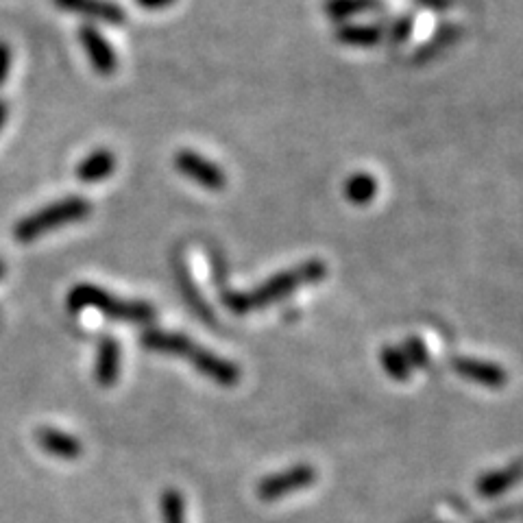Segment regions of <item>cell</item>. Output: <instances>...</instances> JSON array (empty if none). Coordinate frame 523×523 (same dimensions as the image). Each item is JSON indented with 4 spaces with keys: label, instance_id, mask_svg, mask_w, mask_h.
<instances>
[{
    "label": "cell",
    "instance_id": "cell-16",
    "mask_svg": "<svg viewBox=\"0 0 523 523\" xmlns=\"http://www.w3.org/2000/svg\"><path fill=\"white\" fill-rule=\"evenodd\" d=\"M523 476V467H513V469H506V471H497L491 473V476H484L478 484V491L484 497H493V495H500L506 489H510L519 478Z\"/></svg>",
    "mask_w": 523,
    "mask_h": 523
},
{
    "label": "cell",
    "instance_id": "cell-25",
    "mask_svg": "<svg viewBox=\"0 0 523 523\" xmlns=\"http://www.w3.org/2000/svg\"><path fill=\"white\" fill-rule=\"evenodd\" d=\"M3 273H5V264L0 262V277H3Z\"/></svg>",
    "mask_w": 523,
    "mask_h": 523
},
{
    "label": "cell",
    "instance_id": "cell-22",
    "mask_svg": "<svg viewBox=\"0 0 523 523\" xmlns=\"http://www.w3.org/2000/svg\"><path fill=\"white\" fill-rule=\"evenodd\" d=\"M11 66V48L7 42H0V85L5 83Z\"/></svg>",
    "mask_w": 523,
    "mask_h": 523
},
{
    "label": "cell",
    "instance_id": "cell-17",
    "mask_svg": "<svg viewBox=\"0 0 523 523\" xmlns=\"http://www.w3.org/2000/svg\"><path fill=\"white\" fill-rule=\"evenodd\" d=\"M458 33H460L458 27H443V29L439 31V35H436V38H434L432 42H428V44H425V46L421 48V53L417 55L419 62H428V59H432L434 55H439V53L443 51V48L452 46V44L460 38Z\"/></svg>",
    "mask_w": 523,
    "mask_h": 523
},
{
    "label": "cell",
    "instance_id": "cell-5",
    "mask_svg": "<svg viewBox=\"0 0 523 523\" xmlns=\"http://www.w3.org/2000/svg\"><path fill=\"white\" fill-rule=\"evenodd\" d=\"M316 480V471L308 465H299L288 469L284 473H275V476L266 478L258 484V497L264 502L282 500V497L297 493L301 489H306Z\"/></svg>",
    "mask_w": 523,
    "mask_h": 523
},
{
    "label": "cell",
    "instance_id": "cell-3",
    "mask_svg": "<svg viewBox=\"0 0 523 523\" xmlns=\"http://www.w3.org/2000/svg\"><path fill=\"white\" fill-rule=\"evenodd\" d=\"M90 212H92V203L81 197H68L62 201H55L51 205H46L44 210L22 218L14 229V236L22 242H31L35 238L48 234V231L59 229L62 225L83 221V218L90 216Z\"/></svg>",
    "mask_w": 523,
    "mask_h": 523
},
{
    "label": "cell",
    "instance_id": "cell-12",
    "mask_svg": "<svg viewBox=\"0 0 523 523\" xmlns=\"http://www.w3.org/2000/svg\"><path fill=\"white\" fill-rule=\"evenodd\" d=\"M325 14L332 20H347L384 9V0H325Z\"/></svg>",
    "mask_w": 523,
    "mask_h": 523
},
{
    "label": "cell",
    "instance_id": "cell-14",
    "mask_svg": "<svg viewBox=\"0 0 523 523\" xmlns=\"http://www.w3.org/2000/svg\"><path fill=\"white\" fill-rule=\"evenodd\" d=\"M120 347L116 340L105 338L99 347V360H96V380L101 386H112L118 377Z\"/></svg>",
    "mask_w": 523,
    "mask_h": 523
},
{
    "label": "cell",
    "instance_id": "cell-24",
    "mask_svg": "<svg viewBox=\"0 0 523 523\" xmlns=\"http://www.w3.org/2000/svg\"><path fill=\"white\" fill-rule=\"evenodd\" d=\"M5 120H7V103L0 101V129H3Z\"/></svg>",
    "mask_w": 523,
    "mask_h": 523
},
{
    "label": "cell",
    "instance_id": "cell-9",
    "mask_svg": "<svg viewBox=\"0 0 523 523\" xmlns=\"http://www.w3.org/2000/svg\"><path fill=\"white\" fill-rule=\"evenodd\" d=\"M454 369L462 377H467V380H473V382L489 386V388H502L508 380V373L502 367H497V364H493V362H484V360L458 358L454 362Z\"/></svg>",
    "mask_w": 523,
    "mask_h": 523
},
{
    "label": "cell",
    "instance_id": "cell-13",
    "mask_svg": "<svg viewBox=\"0 0 523 523\" xmlns=\"http://www.w3.org/2000/svg\"><path fill=\"white\" fill-rule=\"evenodd\" d=\"M38 441L46 449V452L53 454V456L66 458V460H75V458L81 456V443L77 439H72V436L59 432V430H51V428L40 430Z\"/></svg>",
    "mask_w": 523,
    "mask_h": 523
},
{
    "label": "cell",
    "instance_id": "cell-6",
    "mask_svg": "<svg viewBox=\"0 0 523 523\" xmlns=\"http://www.w3.org/2000/svg\"><path fill=\"white\" fill-rule=\"evenodd\" d=\"M175 166L181 175L208 190H223L227 184L223 170L194 151H179L175 155Z\"/></svg>",
    "mask_w": 523,
    "mask_h": 523
},
{
    "label": "cell",
    "instance_id": "cell-23",
    "mask_svg": "<svg viewBox=\"0 0 523 523\" xmlns=\"http://www.w3.org/2000/svg\"><path fill=\"white\" fill-rule=\"evenodd\" d=\"M136 3L142 9H149V11H157V9H166L170 5H175L177 0H136Z\"/></svg>",
    "mask_w": 523,
    "mask_h": 523
},
{
    "label": "cell",
    "instance_id": "cell-8",
    "mask_svg": "<svg viewBox=\"0 0 523 523\" xmlns=\"http://www.w3.org/2000/svg\"><path fill=\"white\" fill-rule=\"evenodd\" d=\"M55 5L70 11V14H79L107 24H123L127 18L125 9L112 3V0H55Z\"/></svg>",
    "mask_w": 523,
    "mask_h": 523
},
{
    "label": "cell",
    "instance_id": "cell-18",
    "mask_svg": "<svg viewBox=\"0 0 523 523\" xmlns=\"http://www.w3.org/2000/svg\"><path fill=\"white\" fill-rule=\"evenodd\" d=\"M382 364L384 369L388 371V375L395 377V380H406V377L410 375V364L404 356V351L401 349H393L388 347L382 351Z\"/></svg>",
    "mask_w": 523,
    "mask_h": 523
},
{
    "label": "cell",
    "instance_id": "cell-11",
    "mask_svg": "<svg viewBox=\"0 0 523 523\" xmlns=\"http://www.w3.org/2000/svg\"><path fill=\"white\" fill-rule=\"evenodd\" d=\"M386 38V29L382 24H343L336 31V40L345 46L371 48Z\"/></svg>",
    "mask_w": 523,
    "mask_h": 523
},
{
    "label": "cell",
    "instance_id": "cell-1",
    "mask_svg": "<svg viewBox=\"0 0 523 523\" xmlns=\"http://www.w3.org/2000/svg\"><path fill=\"white\" fill-rule=\"evenodd\" d=\"M325 275H327V266L321 260H310L306 264L297 266V269H290L271 277L269 282L251 290V293H229L225 295L223 301L229 310H234L236 314H245L251 310L271 306V303L284 299L290 293H295V290L301 286L319 284Z\"/></svg>",
    "mask_w": 523,
    "mask_h": 523
},
{
    "label": "cell",
    "instance_id": "cell-4",
    "mask_svg": "<svg viewBox=\"0 0 523 523\" xmlns=\"http://www.w3.org/2000/svg\"><path fill=\"white\" fill-rule=\"evenodd\" d=\"M68 308H72L75 312H79L83 308H96V310L105 312L107 316H112V319L133 321V323H147L155 316L153 308L147 306V303L118 301L109 293H105V290L90 286V284H81L72 290V293L68 295Z\"/></svg>",
    "mask_w": 523,
    "mask_h": 523
},
{
    "label": "cell",
    "instance_id": "cell-21",
    "mask_svg": "<svg viewBox=\"0 0 523 523\" xmlns=\"http://www.w3.org/2000/svg\"><path fill=\"white\" fill-rule=\"evenodd\" d=\"M401 351H404V356H406L410 367H423L425 360H428V354H425L423 345L419 343V340H415V338L408 340L406 347L401 349Z\"/></svg>",
    "mask_w": 523,
    "mask_h": 523
},
{
    "label": "cell",
    "instance_id": "cell-7",
    "mask_svg": "<svg viewBox=\"0 0 523 523\" xmlns=\"http://www.w3.org/2000/svg\"><path fill=\"white\" fill-rule=\"evenodd\" d=\"M79 40L85 48V53H88L92 68L103 77H112L118 68V59L112 44L103 38L99 29H94L92 24H83L79 29Z\"/></svg>",
    "mask_w": 523,
    "mask_h": 523
},
{
    "label": "cell",
    "instance_id": "cell-20",
    "mask_svg": "<svg viewBox=\"0 0 523 523\" xmlns=\"http://www.w3.org/2000/svg\"><path fill=\"white\" fill-rule=\"evenodd\" d=\"M412 33V18L410 16H399L397 20H393L388 24L386 29V38L391 40L393 44H404Z\"/></svg>",
    "mask_w": 523,
    "mask_h": 523
},
{
    "label": "cell",
    "instance_id": "cell-15",
    "mask_svg": "<svg viewBox=\"0 0 523 523\" xmlns=\"http://www.w3.org/2000/svg\"><path fill=\"white\" fill-rule=\"evenodd\" d=\"M377 181L369 173H356L345 181V197L354 205H367L375 199Z\"/></svg>",
    "mask_w": 523,
    "mask_h": 523
},
{
    "label": "cell",
    "instance_id": "cell-10",
    "mask_svg": "<svg viewBox=\"0 0 523 523\" xmlns=\"http://www.w3.org/2000/svg\"><path fill=\"white\" fill-rule=\"evenodd\" d=\"M116 170V155L109 149H99L90 153L85 160L77 166V177L83 184H96L103 181Z\"/></svg>",
    "mask_w": 523,
    "mask_h": 523
},
{
    "label": "cell",
    "instance_id": "cell-19",
    "mask_svg": "<svg viewBox=\"0 0 523 523\" xmlns=\"http://www.w3.org/2000/svg\"><path fill=\"white\" fill-rule=\"evenodd\" d=\"M162 513L166 523H186L184 497L177 491H166L162 497Z\"/></svg>",
    "mask_w": 523,
    "mask_h": 523
},
{
    "label": "cell",
    "instance_id": "cell-2",
    "mask_svg": "<svg viewBox=\"0 0 523 523\" xmlns=\"http://www.w3.org/2000/svg\"><path fill=\"white\" fill-rule=\"evenodd\" d=\"M142 343L153 351H164V354H175V356L190 360L194 364V369L201 371L203 375L212 377V380L221 386H236L240 380V371L236 364H231L223 358L210 354V351L194 345L192 340H188L181 334L149 332V334H144Z\"/></svg>",
    "mask_w": 523,
    "mask_h": 523
}]
</instances>
